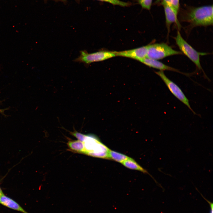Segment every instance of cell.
<instances>
[{
	"label": "cell",
	"mask_w": 213,
	"mask_h": 213,
	"mask_svg": "<svg viewBox=\"0 0 213 213\" xmlns=\"http://www.w3.org/2000/svg\"><path fill=\"white\" fill-rule=\"evenodd\" d=\"M122 164L128 168L138 170L144 173H148L146 170L139 165L131 158L125 161Z\"/></svg>",
	"instance_id": "cell-12"
},
{
	"label": "cell",
	"mask_w": 213,
	"mask_h": 213,
	"mask_svg": "<svg viewBox=\"0 0 213 213\" xmlns=\"http://www.w3.org/2000/svg\"><path fill=\"white\" fill-rule=\"evenodd\" d=\"M67 145L69 148L72 150L85 154V150L84 143L83 142L78 140L73 141H69Z\"/></svg>",
	"instance_id": "cell-10"
},
{
	"label": "cell",
	"mask_w": 213,
	"mask_h": 213,
	"mask_svg": "<svg viewBox=\"0 0 213 213\" xmlns=\"http://www.w3.org/2000/svg\"><path fill=\"white\" fill-rule=\"evenodd\" d=\"M101 1L107 2L114 5H117L122 7H126L130 6L131 3L125 2L120 0H97Z\"/></svg>",
	"instance_id": "cell-14"
},
{
	"label": "cell",
	"mask_w": 213,
	"mask_h": 213,
	"mask_svg": "<svg viewBox=\"0 0 213 213\" xmlns=\"http://www.w3.org/2000/svg\"><path fill=\"white\" fill-rule=\"evenodd\" d=\"M115 56L113 52L101 51L88 53L86 50H84L80 51V56L73 61L88 65L93 62L102 61Z\"/></svg>",
	"instance_id": "cell-4"
},
{
	"label": "cell",
	"mask_w": 213,
	"mask_h": 213,
	"mask_svg": "<svg viewBox=\"0 0 213 213\" xmlns=\"http://www.w3.org/2000/svg\"><path fill=\"white\" fill-rule=\"evenodd\" d=\"M70 133L71 135L76 138L78 140L82 142L84 141L87 136V135L78 132L76 130H74L73 132H71Z\"/></svg>",
	"instance_id": "cell-16"
},
{
	"label": "cell",
	"mask_w": 213,
	"mask_h": 213,
	"mask_svg": "<svg viewBox=\"0 0 213 213\" xmlns=\"http://www.w3.org/2000/svg\"><path fill=\"white\" fill-rule=\"evenodd\" d=\"M161 0H156L155 3V4H160Z\"/></svg>",
	"instance_id": "cell-19"
},
{
	"label": "cell",
	"mask_w": 213,
	"mask_h": 213,
	"mask_svg": "<svg viewBox=\"0 0 213 213\" xmlns=\"http://www.w3.org/2000/svg\"><path fill=\"white\" fill-rule=\"evenodd\" d=\"M108 154L109 159H111L121 163L130 158L124 154L109 149L108 151Z\"/></svg>",
	"instance_id": "cell-11"
},
{
	"label": "cell",
	"mask_w": 213,
	"mask_h": 213,
	"mask_svg": "<svg viewBox=\"0 0 213 213\" xmlns=\"http://www.w3.org/2000/svg\"><path fill=\"white\" fill-rule=\"evenodd\" d=\"M161 4L166 5L178 13L180 9V4L179 0H161Z\"/></svg>",
	"instance_id": "cell-13"
},
{
	"label": "cell",
	"mask_w": 213,
	"mask_h": 213,
	"mask_svg": "<svg viewBox=\"0 0 213 213\" xmlns=\"http://www.w3.org/2000/svg\"><path fill=\"white\" fill-rule=\"evenodd\" d=\"M140 61L149 67L159 70V71L168 70L182 73L178 70L165 64L157 60L146 57Z\"/></svg>",
	"instance_id": "cell-8"
},
{
	"label": "cell",
	"mask_w": 213,
	"mask_h": 213,
	"mask_svg": "<svg viewBox=\"0 0 213 213\" xmlns=\"http://www.w3.org/2000/svg\"><path fill=\"white\" fill-rule=\"evenodd\" d=\"M182 54L181 51L175 50L165 43H156L148 45L146 57L158 60L170 56Z\"/></svg>",
	"instance_id": "cell-2"
},
{
	"label": "cell",
	"mask_w": 213,
	"mask_h": 213,
	"mask_svg": "<svg viewBox=\"0 0 213 213\" xmlns=\"http://www.w3.org/2000/svg\"><path fill=\"white\" fill-rule=\"evenodd\" d=\"M0 204L7 207L23 213H28L15 201L4 194L0 196Z\"/></svg>",
	"instance_id": "cell-9"
},
{
	"label": "cell",
	"mask_w": 213,
	"mask_h": 213,
	"mask_svg": "<svg viewBox=\"0 0 213 213\" xmlns=\"http://www.w3.org/2000/svg\"><path fill=\"white\" fill-rule=\"evenodd\" d=\"M5 109H0V113L3 114H4V111H5Z\"/></svg>",
	"instance_id": "cell-18"
},
{
	"label": "cell",
	"mask_w": 213,
	"mask_h": 213,
	"mask_svg": "<svg viewBox=\"0 0 213 213\" xmlns=\"http://www.w3.org/2000/svg\"><path fill=\"white\" fill-rule=\"evenodd\" d=\"M175 40L182 53L188 57L199 70H202L200 62V56L206 54L199 52L195 49L183 38L179 30L177 31Z\"/></svg>",
	"instance_id": "cell-3"
},
{
	"label": "cell",
	"mask_w": 213,
	"mask_h": 213,
	"mask_svg": "<svg viewBox=\"0 0 213 213\" xmlns=\"http://www.w3.org/2000/svg\"><path fill=\"white\" fill-rule=\"evenodd\" d=\"M155 73L162 80L170 92L177 99L186 105L194 114L189 103V101L181 88L175 83L168 78L163 71L155 72Z\"/></svg>",
	"instance_id": "cell-5"
},
{
	"label": "cell",
	"mask_w": 213,
	"mask_h": 213,
	"mask_svg": "<svg viewBox=\"0 0 213 213\" xmlns=\"http://www.w3.org/2000/svg\"><path fill=\"white\" fill-rule=\"evenodd\" d=\"M165 19L166 25L168 35L170 31L171 25L173 23L176 24L178 29L180 27V24L178 19V13L170 7L163 4Z\"/></svg>",
	"instance_id": "cell-7"
},
{
	"label": "cell",
	"mask_w": 213,
	"mask_h": 213,
	"mask_svg": "<svg viewBox=\"0 0 213 213\" xmlns=\"http://www.w3.org/2000/svg\"><path fill=\"white\" fill-rule=\"evenodd\" d=\"M148 45L133 49L113 52L116 56L129 57L140 61L146 57Z\"/></svg>",
	"instance_id": "cell-6"
},
{
	"label": "cell",
	"mask_w": 213,
	"mask_h": 213,
	"mask_svg": "<svg viewBox=\"0 0 213 213\" xmlns=\"http://www.w3.org/2000/svg\"><path fill=\"white\" fill-rule=\"evenodd\" d=\"M212 5L195 7H188L182 10L180 19L193 27L206 26L213 25Z\"/></svg>",
	"instance_id": "cell-1"
},
{
	"label": "cell",
	"mask_w": 213,
	"mask_h": 213,
	"mask_svg": "<svg viewBox=\"0 0 213 213\" xmlns=\"http://www.w3.org/2000/svg\"><path fill=\"white\" fill-rule=\"evenodd\" d=\"M201 195H202V197L210 205V211L209 213H213V203H212L210 202L209 201L206 199L201 194Z\"/></svg>",
	"instance_id": "cell-17"
},
{
	"label": "cell",
	"mask_w": 213,
	"mask_h": 213,
	"mask_svg": "<svg viewBox=\"0 0 213 213\" xmlns=\"http://www.w3.org/2000/svg\"><path fill=\"white\" fill-rule=\"evenodd\" d=\"M153 0H138V3L144 9L150 10Z\"/></svg>",
	"instance_id": "cell-15"
},
{
	"label": "cell",
	"mask_w": 213,
	"mask_h": 213,
	"mask_svg": "<svg viewBox=\"0 0 213 213\" xmlns=\"http://www.w3.org/2000/svg\"><path fill=\"white\" fill-rule=\"evenodd\" d=\"M4 195V193H3L1 189V188L0 187V196H2V195Z\"/></svg>",
	"instance_id": "cell-20"
}]
</instances>
